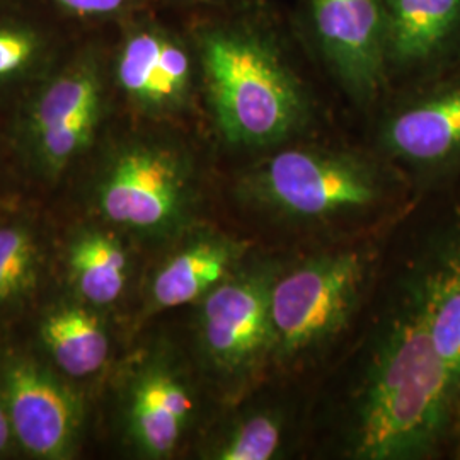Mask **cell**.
I'll list each match as a JSON object with an SVG mask.
<instances>
[{
	"label": "cell",
	"mask_w": 460,
	"mask_h": 460,
	"mask_svg": "<svg viewBox=\"0 0 460 460\" xmlns=\"http://www.w3.org/2000/svg\"><path fill=\"white\" fill-rule=\"evenodd\" d=\"M457 404L450 368L411 292L372 365L355 452L370 460L411 459L428 454L444 437Z\"/></svg>",
	"instance_id": "1"
},
{
	"label": "cell",
	"mask_w": 460,
	"mask_h": 460,
	"mask_svg": "<svg viewBox=\"0 0 460 460\" xmlns=\"http://www.w3.org/2000/svg\"><path fill=\"white\" fill-rule=\"evenodd\" d=\"M203 64L220 132L232 144L266 146L296 128L302 96L296 79L260 40L210 34Z\"/></svg>",
	"instance_id": "2"
},
{
	"label": "cell",
	"mask_w": 460,
	"mask_h": 460,
	"mask_svg": "<svg viewBox=\"0 0 460 460\" xmlns=\"http://www.w3.org/2000/svg\"><path fill=\"white\" fill-rule=\"evenodd\" d=\"M363 279L355 252L315 258L270 288L271 345L283 353L304 351L345 324Z\"/></svg>",
	"instance_id": "3"
},
{
	"label": "cell",
	"mask_w": 460,
	"mask_h": 460,
	"mask_svg": "<svg viewBox=\"0 0 460 460\" xmlns=\"http://www.w3.org/2000/svg\"><path fill=\"white\" fill-rule=\"evenodd\" d=\"M260 197L285 214L323 218L372 205L377 184L367 169L341 157L285 150L256 180Z\"/></svg>",
	"instance_id": "4"
},
{
	"label": "cell",
	"mask_w": 460,
	"mask_h": 460,
	"mask_svg": "<svg viewBox=\"0 0 460 460\" xmlns=\"http://www.w3.org/2000/svg\"><path fill=\"white\" fill-rule=\"evenodd\" d=\"M186 184L178 159L159 148H133L123 154L99 191L104 215L132 229H164L180 214Z\"/></svg>",
	"instance_id": "5"
},
{
	"label": "cell",
	"mask_w": 460,
	"mask_h": 460,
	"mask_svg": "<svg viewBox=\"0 0 460 460\" xmlns=\"http://www.w3.org/2000/svg\"><path fill=\"white\" fill-rule=\"evenodd\" d=\"M271 283L273 279L264 273H249L224 279L207 294L201 309V336L217 367L239 370L271 345Z\"/></svg>",
	"instance_id": "6"
},
{
	"label": "cell",
	"mask_w": 460,
	"mask_h": 460,
	"mask_svg": "<svg viewBox=\"0 0 460 460\" xmlns=\"http://www.w3.org/2000/svg\"><path fill=\"white\" fill-rule=\"evenodd\" d=\"M4 402L19 444L41 459H66L79 428V404L31 362L5 368Z\"/></svg>",
	"instance_id": "7"
},
{
	"label": "cell",
	"mask_w": 460,
	"mask_h": 460,
	"mask_svg": "<svg viewBox=\"0 0 460 460\" xmlns=\"http://www.w3.org/2000/svg\"><path fill=\"white\" fill-rule=\"evenodd\" d=\"M314 26L329 62L355 93L376 91L387 51L382 0H314Z\"/></svg>",
	"instance_id": "8"
},
{
	"label": "cell",
	"mask_w": 460,
	"mask_h": 460,
	"mask_svg": "<svg viewBox=\"0 0 460 460\" xmlns=\"http://www.w3.org/2000/svg\"><path fill=\"white\" fill-rule=\"evenodd\" d=\"M395 155L427 167L460 157V87L425 99L395 116L385 132Z\"/></svg>",
	"instance_id": "9"
},
{
	"label": "cell",
	"mask_w": 460,
	"mask_h": 460,
	"mask_svg": "<svg viewBox=\"0 0 460 460\" xmlns=\"http://www.w3.org/2000/svg\"><path fill=\"white\" fill-rule=\"evenodd\" d=\"M412 294L450 368L460 402V220L437 247Z\"/></svg>",
	"instance_id": "10"
},
{
	"label": "cell",
	"mask_w": 460,
	"mask_h": 460,
	"mask_svg": "<svg viewBox=\"0 0 460 460\" xmlns=\"http://www.w3.org/2000/svg\"><path fill=\"white\" fill-rule=\"evenodd\" d=\"M191 411L193 401L181 382L165 372H150L132 395L130 425L137 444L152 457L169 456Z\"/></svg>",
	"instance_id": "11"
},
{
	"label": "cell",
	"mask_w": 460,
	"mask_h": 460,
	"mask_svg": "<svg viewBox=\"0 0 460 460\" xmlns=\"http://www.w3.org/2000/svg\"><path fill=\"white\" fill-rule=\"evenodd\" d=\"M387 53L402 64L427 60L460 21V0H385Z\"/></svg>",
	"instance_id": "12"
},
{
	"label": "cell",
	"mask_w": 460,
	"mask_h": 460,
	"mask_svg": "<svg viewBox=\"0 0 460 460\" xmlns=\"http://www.w3.org/2000/svg\"><path fill=\"white\" fill-rule=\"evenodd\" d=\"M241 247L229 241H199L171 258L155 275L152 296L157 307L171 309L207 296L227 279Z\"/></svg>",
	"instance_id": "13"
},
{
	"label": "cell",
	"mask_w": 460,
	"mask_h": 460,
	"mask_svg": "<svg viewBox=\"0 0 460 460\" xmlns=\"http://www.w3.org/2000/svg\"><path fill=\"white\" fill-rule=\"evenodd\" d=\"M41 338L57 365L72 377H85L104 365L110 341L94 314L79 307L49 314Z\"/></svg>",
	"instance_id": "14"
},
{
	"label": "cell",
	"mask_w": 460,
	"mask_h": 460,
	"mask_svg": "<svg viewBox=\"0 0 460 460\" xmlns=\"http://www.w3.org/2000/svg\"><path fill=\"white\" fill-rule=\"evenodd\" d=\"M127 266L121 244L99 232L84 235L70 249L74 283L81 296L96 305H108L123 294Z\"/></svg>",
	"instance_id": "15"
},
{
	"label": "cell",
	"mask_w": 460,
	"mask_h": 460,
	"mask_svg": "<svg viewBox=\"0 0 460 460\" xmlns=\"http://www.w3.org/2000/svg\"><path fill=\"white\" fill-rule=\"evenodd\" d=\"M161 47L163 38L152 33L137 34L123 49L118 66L123 89L148 106L171 104L159 66Z\"/></svg>",
	"instance_id": "16"
},
{
	"label": "cell",
	"mask_w": 460,
	"mask_h": 460,
	"mask_svg": "<svg viewBox=\"0 0 460 460\" xmlns=\"http://www.w3.org/2000/svg\"><path fill=\"white\" fill-rule=\"evenodd\" d=\"M98 83L89 72H75L51 84L33 113L36 135L98 110Z\"/></svg>",
	"instance_id": "17"
},
{
	"label": "cell",
	"mask_w": 460,
	"mask_h": 460,
	"mask_svg": "<svg viewBox=\"0 0 460 460\" xmlns=\"http://www.w3.org/2000/svg\"><path fill=\"white\" fill-rule=\"evenodd\" d=\"M34 244L21 227H0V302L22 294L33 279Z\"/></svg>",
	"instance_id": "18"
},
{
	"label": "cell",
	"mask_w": 460,
	"mask_h": 460,
	"mask_svg": "<svg viewBox=\"0 0 460 460\" xmlns=\"http://www.w3.org/2000/svg\"><path fill=\"white\" fill-rule=\"evenodd\" d=\"M281 428L271 416H252L218 450L220 460H268L279 452Z\"/></svg>",
	"instance_id": "19"
},
{
	"label": "cell",
	"mask_w": 460,
	"mask_h": 460,
	"mask_svg": "<svg viewBox=\"0 0 460 460\" xmlns=\"http://www.w3.org/2000/svg\"><path fill=\"white\" fill-rule=\"evenodd\" d=\"M96 118L98 110L38 133L45 161L51 167H60L68 163L89 142L96 125Z\"/></svg>",
	"instance_id": "20"
},
{
	"label": "cell",
	"mask_w": 460,
	"mask_h": 460,
	"mask_svg": "<svg viewBox=\"0 0 460 460\" xmlns=\"http://www.w3.org/2000/svg\"><path fill=\"white\" fill-rule=\"evenodd\" d=\"M33 40L16 31H0V75L16 72L33 55Z\"/></svg>",
	"instance_id": "21"
},
{
	"label": "cell",
	"mask_w": 460,
	"mask_h": 460,
	"mask_svg": "<svg viewBox=\"0 0 460 460\" xmlns=\"http://www.w3.org/2000/svg\"><path fill=\"white\" fill-rule=\"evenodd\" d=\"M66 7L81 14H102L118 9L125 0H60Z\"/></svg>",
	"instance_id": "22"
},
{
	"label": "cell",
	"mask_w": 460,
	"mask_h": 460,
	"mask_svg": "<svg viewBox=\"0 0 460 460\" xmlns=\"http://www.w3.org/2000/svg\"><path fill=\"white\" fill-rule=\"evenodd\" d=\"M11 440V421L5 410V402L0 401V452H4Z\"/></svg>",
	"instance_id": "23"
}]
</instances>
